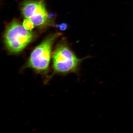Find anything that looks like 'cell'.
Returning <instances> with one entry per match:
<instances>
[{"instance_id":"obj_1","label":"cell","mask_w":133,"mask_h":133,"mask_svg":"<svg viewBox=\"0 0 133 133\" xmlns=\"http://www.w3.org/2000/svg\"><path fill=\"white\" fill-rule=\"evenodd\" d=\"M91 57L88 56L82 58H78L66 41L58 45L52 55L54 71L55 74L66 76L74 73L79 76L81 63L84 60Z\"/></svg>"},{"instance_id":"obj_2","label":"cell","mask_w":133,"mask_h":133,"mask_svg":"<svg viewBox=\"0 0 133 133\" xmlns=\"http://www.w3.org/2000/svg\"><path fill=\"white\" fill-rule=\"evenodd\" d=\"M61 35L59 33L51 35L36 46L31 52L24 68H31L36 72L46 74L49 69L53 44Z\"/></svg>"},{"instance_id":"obj_3","label":"cell","mask_w":133,"mask_h":133,"mask_svg":"<svg viewBox=\"0 0 133 133\" xmlns=\"http://www.w3.org/2000/svg\"><path fill=\"white\" fill-rule=\"evenodd\" d=\"M33 37L32 32L25 29L19 22L14 20L6 28L4 40L8 50L16 54L24 49L32 41Z\"/></svg>"},{"instance_id":"obj_4","label":"cell","mask_w":133,"mask_h":133,"mask_svg":"<svg viewBox=\"0 0 133 133\" xmlns=\"http://www.w3.org/2000/svg\"><path fill=\"white\" fill-rule=\"evenodd\" d=\"M21 10L24 17L32 22L34 26H43L49 22V15L43 0H25L21 3Z\"/></svg>"},{"instance_id":"obj_5","label":"cell","mask_w":133,"mask_h":133,"mask_svg":"<svg viewBox=\"0 0 133 133\" xmlns=\"http://www.w3.org/2000/svg\"><path fill=\"white\" fill-rule=\"evenodd\" d=\"M23 25L26 29L30 31L34 28V25L32 22L25 18L23 21Z\"/></svg>"},{"instance_id":"obj_6","label":"cell","mask_w":133,"mask_h":133,"mask_svg":"<svg viewBox=\"0 0 133 133\" xmlns=\"http://www.w3.org/2000/svg\"><path fill=\"white\" fill-rule=\"evenodd\" d=\"M57 27H59L61 30L64 31L67 29L68 25L65 23H63L61 24L57 25Z\"/></svg>"}]
</instances>
